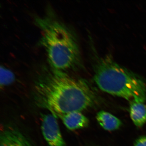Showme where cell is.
Here are the masks:
<instances>
[{
    "label": "cell",
    "mask_w": 146,
    "mask_h": 146,
    "mask_svg": "<svg viewBox=\"0 0 146 146\" xmlns=\"http://www.w3.org/2000/svg\"><path fill=\"white\" fill-rule=\"evenodd\" d=\"M63 123L69 130H74L88 126L89 120L81 112L74 111L61 116Z\"/></svg>",
    "instance_id": "8992f818"
},
{
    "label": "cell",
    "mask_w": 146,
    "mask_h": 146,
    "mask_svg": "<svg viewBox=\"0 0 146 146\" xmlns=\"http://www.w3.org/2000/svg\"><path fill=\"white\" fill-rule=\"evenodd\" d=\"M36 94L53 115L61 117L82 112L94 104L95 91L86 80L52 69L42 72L35 84Z\"/></svg>",
    "instance_id": "6da1fadb"
},
{
    "label": "cell",
    "mask_w": 146,
    "mask_h": 146,
    "mask_svg": "<svg viewBox=\"0 0 146 146\" xmlns=\"http://www.w3.org/2000/svg\"><path fill=\"white\" fill-rule=\"evenodd\" d=\"M130 115L133 123L137 127H142L146 123V106L144 102H131Z\"/></svg>",
    "instance_id": "ba28073f"
},
{
    "label": "cell",
    "mask_w": 146,
    "mask_h": 146,
    "mask_svg": "<svg viewBox=\"0 0 146 146\" xmlns=\"http://www.w3.org/2000/svg\"><path fill=\"white\" fill-rule=\"evenodd\" d=\"M15 80V75L10 70L4 66L1 67V86H5L12 84Z\"/></svg>",
    "instance_id": "9c48e42d"
},
{
    "label": "cell",
    "mask_w": 146,
    "mask_h": 146,
    "mask_svg": "<svg viewBox=\"0 0 146 146\" xmlns=\"http://www.w3.org/2000/svg\"><path fill=\"white\" fill-rule=\"evenodd\" d=\"M41 32L40 43L51 69L68 73L83 66L81 52L74 33L52 13L36 17Z\"/></svg>",
    "instance_id": "7a4b0ae2"
},
{
    "label": "cell",
    "mask_w": 146,
    "mask_h": 146,
    "mask_svg": "<svg viewBox=\"0 0 146 146\" xmlns=\"http://www.w3.org/2000/svg\"><path fill=\"white\" fill-rule=\"evenodd\" d=\"M96 119L104 129L109 131L117 130L122 125L121 121L119 119L111 113L104 111L98 112Z\"/></svg>",
    "instance_id": "52a82bcc"
},
{
    "label": "cell",
    "mask_w": 146,
    "mask_h": 146,
    "mask_svg": "<svg viewBox=\"0 0 146 146\" xmlns=\"http://www.w3.org/2000/svg\"><path fill=\"white\" fill-rule=\"evenodd\" d=\"M0 146H32L23 134L16 129L5 128L1 131Z\"/></svg>",
    "instance_id": "5b68a950"
},
{
    "label": "cell",
    "mask_w": 146,
    "mask_h": 146,
    "mask_svg": "<svg viewBox=\"0 0 146 146\" xmlns=\"http://www.w3.org/2000/svg\"><path fill=\"white\" fill-rule=\"evenodd\" d=\"M94 79L102 91L131 102L146 101V83L140 76L115 62L108 55L94 66Z\"/></svg>",
    "instance_id": "3957f363"
},
{
    "label": "cell",
    "mask_w": 146,
    "mask_h": 146,
    "mask_svg": "<svg viewBox=\"0 0 146 146\" xmlns=\"http://www.w3.org/2000/svg\"><path fill=\"white\" fill-rule=\"evenodd\" d=\"M133 146H146V135L141 136L136 139Z\"/></svg>",
    "instance_id": "30bf717a"
},
{
    "label": "cell",
    "mask_w": 146,
    "mask_h": 146,
    "mask_svg": "<svg viewBox=\"0 0 146 146\" xmlns=\"http://www.w3.org/2000/svg\"><path fill=\"white\" fill-rule=\"evenodd\" d=\"M42 134L49 146H66L55 116L53 114L44 115L41 125Z\"/></svg>",
    "instance_id": "277c9868"
}]
</instances>
